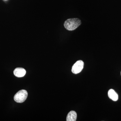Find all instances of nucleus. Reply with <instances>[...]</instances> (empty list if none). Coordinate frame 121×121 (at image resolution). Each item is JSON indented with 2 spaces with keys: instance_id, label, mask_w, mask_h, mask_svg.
<instances>
[{
  "instance_id": "obj_4",
  "label": "nucleus",
  "mask_w": 121,
  "mask_h": 121,
  "mask_svg": "<svg viewBox=\"0 0 121 121\" xmlns=\"http://www.w3.org/2000/svg\"><path fill=\"white\" fill-rule=\"evenodd\" d=\"M26 73V70L22 68H17L13 71L14 75L17 78L23 77Z\"/></svg>"
},
{
  "instance_id": "obj_5",
  "label": "nucleus",
  "mask_w": 121,
  "mask_h": 121,
  "mask_svg": "<svg viewBox=\"0 0 121 121\" xmlns=\"http://www.w3.org/2000/svg\"><path fill=\"white\" fill-rule=\"evenodd\" d=\"M108 95L110 99L114 101H116L118 99V95L113 89H110L108 91Z\"/></svg>"
},
{
  "instance_id": "obj_2",
  "label": "nucleus",
  "mask_w": 121,
  "mask_h": 121,
  "mask_svg": "<svg viewBox=\"0 0 121 121\" xmlns=\"http://www.w3.org/2000/svg\"><path fill=\"white\" fill-rule=\"evenodd\" d=\"M27 96L28 93L27 91L25 90H21L15 95L14 99L16 102L22 103L26 100Z\"/></svg>"
},
{
  "instance_id": "obj_7",
  "label": "nucleus",
  "mask_w": 121,
  "mask_h": 121,
  "mask_svg": "<svg viewBox=\"0 0 121 121\" xmlns=\"http://www.w3.org/2000/svg\"></svg>"
},
{
  "instance_id": "obj_6",
  "label": "nucleus",
  "mask_w": 121,
  "mask_h": 121,
  "mask_svg": "<svg viewBox=\"0 0 121 121\" xmlns=\"http://www.w3.org/2000/svg\"><path fill=\"white\" fill-rule=\"evenodd\" d=\"M77 113L75 111H70L67 117V121H75L77 118Z\"/></svg>"
},
{
  "instance_id": "obj_1",
  "label": "nucleus",
  "mask_w": 121,
  "mask_h": 121,
  "mask_svg": "<svg viewBox=\"0 0 121 121\" xmlns=\"http://www.w3.org/2000/svg\"><path fill=\"white\" fill-rule=\"evenodd\" d=\"M81 23V20L78 18H71L65 21L64 26L68 31H73L80 26Z\"/></svg>"
},
{
  "instance_id": "obj_3",
  "label": "nucleus",
  "mask_w": 121,
  "mask_h": 121,
  "mask_svg": "<svg viewBox=\"0 0 121 121\" xmlns=\"http://www.w3.org/2000/svg\"><path fill=\"white\" fill-rule=\"evenodd\" d=\"M84 62L82 60L77 61L74 64L72 68V72L73 73L77 74L82 70L84 67Z\"/></svg>"
}]
</instances>
